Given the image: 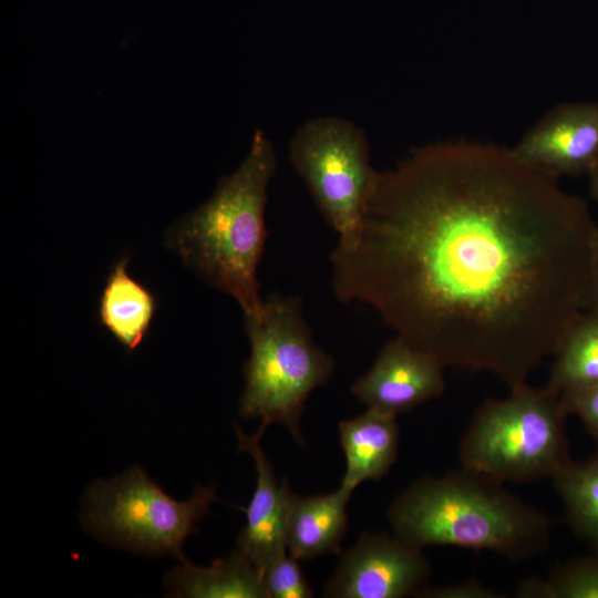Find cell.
I'll use <instances>...</instances> for the list:
<instances>
[{
	"label": "cell",
	"instance_id": "9",
	"mask_svg": "<svg viewBox=\"0 0 598 598\" xmlns=\"http://www.w3.org/2000/svg\"><path fill=\"white\" fill-rule=\"evenodd\" d=\"M445 390L444 367L400 336L386 342L350 391L368 409L399 415Z\"/></svg>",
	"mask_w": 598,
	"mask_h": 598
},
{
	"label": "cell",
	"instance_id": "14",
	"mask_svg": "<svg viewBox=\"0 0 598 598\" xmlns=\"http://www.w3.org/2000/svg\"><path fill=\"white\" fill-rule=\"evenodd\" d=\"M130 257L114 262L99 299L102 327L127 351H134L148 334L158 309L156 295L128 271Z\"/></svg>",
	"mask_w": 598,
	"mask_h": 598
},
{
	"label": "cell",
	"instance_id": "15",
	"mask_svg": "<svg viewBox=\"0 0 598 598\" xmlns=\"http://www.w3.org/2000/svg\"><path fill=\"white\" fill-rule=\"evenodd\" d=\"M163 582L169 597L268 598L262 573L239 548L209 567L183 560L165 574Z\"/></svg>",
	"mask_w": 598,
	"mask_h": 598
},
{
	"label": "cell",
	"instance_id": "2",
	"mask_svg": "<svg viewBox=\"0 0 598 598\" xmlns=\"http://www.w3.org/2000/svg\"><path fill=\"white\" fill-rule=\"evenodd\" d=\"M277 156L269 136L257 130L249 150L212 196L178 219L165 245L209 287L235 299L244 319L264 310L257 269L267 238L265 212Z\"/></svg>",
	"mask_w": 598,
	"mask_h": 598
},
{
	"label": "cell",
	"instance_id": "16",
	"mask_svg": "<svg viewBox=\"0 0 598 598\" xmlns=\"http://www.w3.org/2000/svg\"><path fill=\"white\" fill-rule=\"evenodd\" d=\"M553 357L547 385L557 393L598 386V308L574 321Z\"/></svg>",
	"mask_w": 598,
	"mask_h": 598
},
{
	"label": "cell",
	"instance_id": "6",
	"mask_svg": "<svg viewBox=\"0 0 598 598\" xmlns=\"http://www.w3.org/2000/svg\"><path fill=\"white\" fill-rule=\"evenodd\" d=\"M218 501L214 485H199L179 502L166 494L140 465L85 489L80 518L84 529L110 546L145 556L186 560L183 545Z\"/></svg>",
	"mask_w": 598,
	"mask_h": 598
},
{
	"label": "cell",
	"instance_id": "3",
	"mask_svg": "<svg viewBox=\"0 0 598 598\" xmlns=\"http://www.w3.org/2000/svg\"><path fill=\"white\" fill-rule=\"evenodd\" d=\"M504 485L463 467L424 475L396 496L386 516L393 534L422 549L453 546L529 560L549 548L551 523Z\"/></svg>",
	"mask_w": 598,
	"mask_h": 598
},
{
	"label": "cell",
	"instance_id": "17",
	"mask_svg": "<svg viewBox=\"0 0 598 598\" xmlns=\"http://www.w3.org/2000/svg\"><path fill=\"white\" fill-rule=\"evenodd\" d=\"M551 480L569 526L598 553V455L571 460Z\"/></svg>",
	"mask_w": 598,
	"mask_h": 598
},
{
	"label": "cell",
	"instance_id": "22",
	"mask_svg": "<svg viewBox=\"0 0 598 598\" xmlns=\"http://www.w3.org/2000/svg\"><path fill=\"white\" fill-rule=\"evenodd\" d=\"M590 308H598V245H597V259H596L595 275H594V281H592Z\"/></svg>",
	"mask_w": 598,
	"mask_h": 598
},
{
	"label": "cell",
	"instance_id": "11",
	"mask_svg": "<svg viewBox=\"0 0 598 598\" xmlns=\"http://www.w3.org/2000/svg\"><path fill=\"white\" fill-rule=\"evenodd\" d=\"M267 429L260 423L252 435L245 434L235 425L237 446L248 453L256 468V487L244 512L246 524L237 536L239 548L262 573L286 549L285 532L293 493L287 480L278 481L274 467L261 447V437Z\"/></svg>",
	"mask_w": 598,
	"mask_h": 598
},
{
	"label": "cell",
	"instance_id": "4",
	"mask_svg": "<svg viewBox=\"0 0 598 598\" xmlns=\"http://www.w3.org/2000/svg\"><path fill=\"white\" fill-rule=\"evenodd\" d=\"M244 322L250 355L243 367L239 413L267 426L281 424L303 445L300 419L307 400L330 379L336 361L315 342L299 296L269 295L261 315Z\"/></svg>",
	"mask_w": 598,
	"mask_h": 598
},
{
	"label": "cell",
	"instance_id": "23",
	"mask_svg": "<svg viewBox=\"0 0 598 598\" xmlns=\"http://www.w3.org/2000/svg\"><path fill=\"white\" fill-rule=\"evenodd\" d=\"M591 176V194L596 202L598 203V164L590 173Z\"/></svg>",
	"mask_w": 598,
	"mask_h": 598
},
{
	"label": "cell",
	"instance_id": "18",
	"mask_svg": "<svg viewBox=\"0 0 598 598\" xmlns=\"http://www.w3.org/2000/svg\"><path fill=\"white\" fill-rule=\"evenodd\" d=\"M519 598H598V553L555 566L547 578L528 577L516 588Z\"/></svg>",
	"mask_w": 598,
	"mask_h": 598
},
{
	"label": "cell",
	"instance_id": "20",
	"mask_svg": "<svg viewBox=\"0 0 598 598\" xmlns=\"http://www.w3.org/2000/svg\"><path fill=\"white\" fill-rule=\"evenodd\" d=\"M568 415L577 416L598 445V386L560 394Z\"/></svg>",
	"mask_w": 598,
	"mask_h": 598
},
{
	"label": "cell",
	"instance_id": "12",
	"mask_svg": "<svg viewBox=\"0 0 598 598\" xmlns=\"http://www.w3.org/2000/svg\"><path fill=\"white\" fill-rule=\"evenodd\" d=\"M339 440L346 457L340 486L352 493L365 481H379L398 458L400 430L396 415L375 409L340 421Z\"/></svg>",
	"mask_w": 598,
	"mask_h": 598
},
{
	"label": "cell",
	"instance_id": "7",
	"mask_svg": "<svg viewBox=\"0 0 598 598\" xmlns=\"http://www.w3.org/2000/svg\"><path fill=\"white\" fill-rule=\"evenodd\" d=\"M288 158L338 241L350 239L378 173L365 132L341 116L310 118L292 134Z\"/></svg>",
	"mask_w": 598,
	"mask_h": 598
},
{
	"label": "cell",
	"instance_id": "5",
	"mask_svg": "<svg viewBox=\"0 0 598 598\" xmlns=\"http://www.w3.org/2000/svg\"><path fill=\"white\" fill-rule=\"evenodd\" d=\"M567 412L547 384L526 383L476 409L458 443L460 467L502 484L553 478L570 461Z\"/></svg>",
	"mask_w": 598,
	"mask_h": 598
},
{
	"label": "cell",
	"instance_id": "13",
	"mask_svg": "<svg viewBox=\"0 0 598 598\" xmlns=\"http://www.w3.org/2000/svg\"><path fill=\"white\" fill-rule=\"evenodd\" d=\"M351 494L341 486L329 494H293L285 532L287 553L298 560L338 553L348 528Z\"/></svg>",
	"mask_w": 598,
	"mask_h": 598
},
{
	"label": "cell",
	"instance_id": "10",
	"mask_svg": "<svg viewBox=\"0 0 598 598\" xmlns=\"http://www.w3.org/2000/svg\"><path fill=\"white\" fill-rule=\"evenodd\" d=\"M513 150L557 178L590 174L598 164V102L556 105L524 133Z\"/></svg>",
	"mask_w": 598,
	"mask_h": 598
},
{
	"label": "cell",
	"instance_id": "19",
	"mask_svg": "<svg viewBox=\"0 0 598 598\" xmlns=\"http://www.w3.org/2000/svg\"><path fill=\"white\" fill-rule=\"evenodd\" d=\"M268 598H310L313 596L298 559L287 551L262 571Z\"/></svg>",
	"mask_w": 598,
	"mask_h": 598
},
{
	"label": "cell",
	"instance_id": "1",
	"mask_svg": "<svg viewBox=\"0 0 598 598\" xmlns=\"http://www.w3.org/2000/svg\"><path fill=\"white\" fill-rule=\"evenodd\" d=\"M597 245L586 203L513 147L435 142L377 173L331 286L444 368L512 389L590 308Z\"/></svg>",
	"mask_w": 598,
	"mask_h": 598
},
{
	"label": "cell",
	"instance_id": "8",
	"mask_svg": "<svg viewBox=\"0 0 598 598\" xmlns=\"http://www.w3.org/2000/svg\"><path fill=\"white\" fill-rule=\"evenodd\" d=\"M431 565L422 548L395 534L363 533L346 550L326 584L333 598L416 597L426 587Z\"/></svg>",
	"mask_w": 598,
	"mask_h": 598
},
{
	"label": "cell",
	"instance_id": "21",
	"mask_svg": "<svg viewBox=\"0 0 598 598\" xmlns=\"http://www.w3.org/2000/svg\"><path fill=\"white\" fill-rule=\"evenodd\" d=\"M416 597L429 598H503L506 597L499 591L484 586L476 579L464 582L448 585L444 587H425Z\"/></svg>",
	"mask_w": 598,
	"mask_h": 598
}]
</instances>
